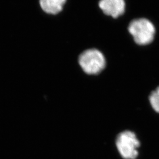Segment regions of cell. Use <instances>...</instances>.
Instances as JSON below:
<instances>
[{
    "instance_id": "6da1fadb",
    "label": "cell",
    "mask_w": 159,
    "mask_h": 159,
    "mask_svg": "<svg viewBox=\"0 0 159 159\" xmlns=\"http://www.w3.org/2000/svg\"><path fill=\"white\" fill-rule=\"evenodd\" d=\"M128 31L139 45H148L154 40L156 29L153 24L144 18H137L131 21Z\"/></svg>"
},
{
    "instance_id": "7a4b0ae2",
    "label": "cell",
    "mask_w": 159,
    "mask_h": 159,
    "mask_svg": "<svg viewBox=\"0 0 159 159\" xmlns=\"http://www.w3.org/2000/svg\"><path fill=\"white\" fill-rule=\"evenodd\" d=\"M116 147L121 157L124 159H136L140 143L134 133L125 130L120 133L116 138Z\"/></svg>"
},
{
    "instance_id": "3957f363",
    "label": "cell",
    "mask_w": 159,
    "mask_h": 159,
    "mask_svg": "<svg viewBox=\"0 0 159 159\" xmlns=\"http://www.w3.org/2000/svg\"><path fill=\"white\" fill-rule=\"evenodd\" d=\"M80 65L85 73L97 74L106 66V59L102 52L96 49L84 51L79 57Z\"/></svg>"
},
{
    "instance_id": "277c9868",
    "label": "cell",
    "mask_w": 159,
    "mask_h": 159,
    "mask_svg": "<svg viewBox=\"0 0 159 159\" xmlns=\"http://www.w3.org/2000/svg\"><path fill=\"white\" fill-rule=\"evenodd\" d=\"M98 6L104 14L117 18L125 12L126 5L125 0H100Z\"/></svg>"
},
{
    "instance_id": "5b68a950",
    "label": "cell",
    "mask_w": 159,
    "mask_h": 159,
    "mask_svg": "<svg viewBox=\"0 0 159 159\" xmlns=\"http://www.w3.org/2000/svg\"><path fill=\"white\" fill-rule=\"evenodd\" d=\"M66 0H40L41 8L46 13L55 15L61 11Z\"/></svg>"
},
{
    "instance_id": "8992f818",
    "label": "cell",
    "mask_w": 159,
    "mask_h": 159,
    "mask_svg": "<svg viewBox=\"0 0 159 159\" xmlns=\"http://www.w3.org/2000/svg\"><path fill=\"white\" fill-rule=\"evenodd\" d=\"M149 100L154 110L159 113V87L151 93Z\"/></svg>"
}]
</instances>
